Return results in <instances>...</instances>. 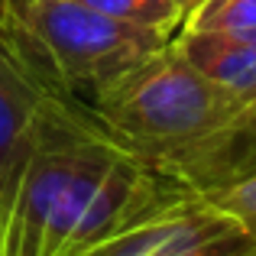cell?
Segmentation results:
<instances>
[{"instance_id":"cell-1","label":"cell","mask_w":256,"mask_h":256,"mask_svg":"<svg viewBox=\"0 0 256 256\" xmlns=\"http://www.w3.org/2000/svg\"><path fill=\"white\" fill-rule=\"evenodd\" d=\"M188 192L194 188L104 140L88 117H68L23 175L4 256H84Z\"/></svg>"},{"instance_id":"cell-2","label":"cell","mask_w":256,"mask_h":256,"mask_svg":"<svg viewBox=\"0 0 256 256\" xmlns=\"http://www.w3.org/2000/svg\"><path fill=\"white\" fill-rule=\"evenodd\" d=\"M240 110L244 100L201 75L175 39L84 104L88 124L100 136L166 175L178 172Z\"/></svg>"},{"instance_id":"cell-3","label":"cell","mask_w":256,"mask_h":256,"mask_svg":"<svg viewBox=\"0 0 256 256\" xmlns=\"http://www.w3.org/2000/svg\"><path fill=\"white\" fill-rule=\"evenodd\" d=\"M0 16L46 84L82 110L100 88L175 39L172 32L124 23L78 0L0 4Z\"/></svg>"},{"instance_id":"cell-4","label":"cell","mask_w":256,"mask_h":256,"mask_svg":"<svg viewBox=\"0 0 256 256\" xmlns=\"http://www.w3.org/2000/svg\"><path fill=\"white\" fill-rule=\"evenodd\" d=\"M68 117H84V110L46 84L0 16V256L23 175L49 130Z\"/></svg>"},{"instance_id":"cell-5","label":"cell","mask_w":256,"mask_h":256,"mask_svg":"<svg viewBox=\"0 0 256 256\" xmlns=\"http://www.w3.org/2000/svg\"><path fill=\"white\" fill-rule=\"evenodd\" d=\"M84 256H256V240L198 192H188Z\"/></svg>"},{"instance_id":"cell-6","label":"cell","mask_w":256,"mask_h":256,"mask_svg":"<svg viewBox=\"0 0 256 256\" xmlns=\"http://www.w3.org/2000/svg\"><path fill=\"white\" fill-rule=\"evenodd\" d=\"M175 46L204 78L244 100V107L256 98V32H185L178 30Z\"/></svg>"},{"instance_id":"cell-7","label":"cell","mask_w":256,"mask_h":256,"mask_svg":"<svg viewBox=\"0 0 256 256\" xmlns=\"http://www.w3.org/2000/svg\"><path fill=\"white\" fill-rule=\"evenodd\" d=\"M256 175V98L234 117L227 130H220L208 146H201L175 178L194 192H208L214 185Z\"/></svg>"},{"instance_id":"cell-8","label":"cell","mask_w":256,"mask_h":256,"mask_svg":"<svg viewBox=\"0 0 256 256\" xmlns=\"http://www.w3.org/2000/svg\"><path fill=\"white\" fill-rule=\"evenodd\" d=\"M185 32H256V0H201L182 23Z\"/></svg>"},{"instance_id":"cell-9","label":"cell","mask_w":256,"mask_h":256,"mask_svg":"<svg viewBox=\"0 0 256 256\" xmlns=\"http://www.w3.org/2000/svg\"><path fill=\"white\" fill-rule=\"evenodd\" d=\"M78 4L107 13L114 20H124V23L150 26V30L172 32V36H178L182 23H185V13L175 0H78Z\"/></svg>"},{"instance_id":"cell-10","label":"cell","mask_w":256,"mask_h":256,"mask_svg":"<svg viewBox=\"0 0 256 256\" xmlns=\"http://www.w3.org/2000/svg\"><path fill=\"white\" fill-rule=\"evenodd\" d=\"M208 204L224 211L234 224H240L246 234L256 240V175L227 182V185H214L208 192H198Z\"/></svg>"},{"instance_id":"cell-11","label":"cell","mask_w":256,"mask_h":256,"mask_svg":"<svg viewBox=\"0 0 256 256\" xmlns=\"http://www.w3.org/2000/svg\"><path fill=\"white\" fill-rule=\"evenodd\" d=\"M175 4H178V6H182V13H185V16H188V13H192L194 6L201 4V0H175Z\"/></svg>"},{"instance_id":"cell-12","label":"cell","mask_w":256,"mask_h":256,"mask_svg":"<svg viewBox=\"0 0 256 256\" xmlns=\"http://www.w3.org/2000/svg\"><path fill=\"white\" fill-rule=\"evenodd\" d=\"M0 4H13V0H0Z\"/></svg>"},{"instance_id":"cell-13","label":"cell","mask_w":256,"mask_h":256,"mask_svg":"<svg viewBox=\"0 0 256 256\" xmlns=\"http://www.w3.org/2000/svg\"><path fill=\"white\" fill-rule=\"evenodd\" d=\"M13 4H20V0H13Z\"/></svg>"}]
</instances>
